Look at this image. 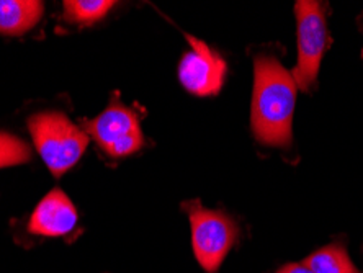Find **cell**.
<instances>
[{
    "label": "cell",
    "instance_id": "1",
    "mask_svg": "<svg viewBox=\"0 0 363 273\" xmlns=\"http://www.w3.org/2000/svg\"><path fill=\"white\" fill-rule=\"evenodd\" d=\"M296 90L295 79L275 57H255L250 128L259 143L281 149L291 146Z\"/></svg>",
    "mask_w": 363,
    "mask_h": 273
},
{
    "label": "cell",
    "instance_id": "2",
    "mask_svg": "<svg viewBox=\"0 0 363 273\" xmlns=\"http://www.w3.org/2000/svg\"><path fill=\"white\" fill-rule=\"evenodd\" d=\"M28 131L43 162L55 177L71 170L89 146L87 133L61 111H41L30 116Z\"/></svg>",
    "mask_w": 363,
    "mask_h": 273
},
{
    "label": "cell",
    "instance_id": "3",
    "mask_svg": "<svg viewBox=\"0 0 363 273\" xmlns=\"http://www.w3.org/2000/svg\"><path fill=\"white\" fill-rule=\"evenodd\" d=\"M182 208L190 218L196 260L206 273H216L239 239L236 221L223 211L206 210L199 200L185 201Z\"/></svg>",
    "mask_w": 363,
    "mask_h": 273
},
{
    "label": "cell",
    "instance_id": "4",
    "mask_svg": "<svg viewBox=\"0 0 363 273\" xmlns=\"http://www.w3.org/2000/svg\"><path fill=\"white\" fill-rule=\"evenodd\" d=\"M328 12L325 2L300 0L295 4L296 30H298V62L293 69L296 87L308 92L316 82L319 67L325 50L329 46Z\"/></svg>",
    "mask_w": 363,
    "mask_h": 273
},
{
    "label": "cell",
    "instance_id": "5",
    "mask_svg": "<svg viewBox=\"0 0 363 273\" xmlns=\"http://www.w3.org/2000/svg\"><path fill=\"white\" fill-rule=\"evenodd\" d=\"M85 131L111 157H126L140 151L144 136L136 113L113 100L101 113L85 123Z\"/></svg>",
    "mask_w": 363,
    "mask_h": 273
},
{
    "label": "cell",
    "instance_id": "6",
    "mask_svg": "<svg viewBox=\"0 0 363 273\" xmlns=\"http://www.w3.org/2000/svg\"><path fill=\"white\" fill-rule=\"evenodd\" d=\"M191 50L179 64V80L186 92L196 97H213L221 92L226 77V61L205 41L186 35Z\"/></svg>",
    "mask_w": 363,
    "mask_h": 273
},
{
    "label": "cell",
    "instance_id": "7",
    "mask_svg": "<svg viewBox=\"0 0 363 273\" xmlns=\"http://www.w3.org/2000/svg\"><path fill=\"white\" fill-rule=\"evenodd\" d=\"M76 206L62 190H51L36 205L30 218L28 231L43 238H64L77 226Z\"/></svg>",
    "mask_w": 363,
    "mask_h": 273
},
{
    "label": "cell",
    "instance_id": "8",
    "mask_svg": "<svg viewBox=\"0 0 363 273\" xmlns=\"http://www.w3.org/2000/svg\"><path fill=\"white\" fill-rule=\"evenodd\" d=\"M45 12V4L36 0H0V35L18 36L30 31Z\"/></svg>",
    "mask_w": 363,
    "mask_h": 273
},
{
    "label": "cell",
    "instance_id": "9",
    "mask_svg": "<svg viewBox=\"0 0 363 273\" xmlns=\"http://www.w3.org/2000/svg\"><path fill=\"white\" fill-rule=\"evenodd\" d=\"M303 264L314 273H362L340 243H333L316 250Z\"/></svg>",
    "mask_w": 363,
    "mask_h": 273
},
{
    "label": "cell",
    "instance_id": "10",
    "mask_svg": "<svg viewBox=\"0 0 363 273\" xmlns=\"http://www.w3.org/2000/svg\"><path fill=\"white\" fill-rule=\"evenodd\" d=\"M115 7L111 0H66L62 4L64 18L77 25H94L105 18Z\"/></svg>",
    "mask_w": 363,
    "mask_h": 273
},
{
    "label": "cell",
    "instance_id": "11",
    "mask_svg": "<svg viewBox=\"0 0 363 273\" xmlns=\"http://www.w3.org/2000/svg\"><path fill=\"white\" fill-rule=\"evenodd\" d=\"M30 159L31 149L23 139L7 131H0V169L25 164Z\"/></svg>",
    "mask_w": 363,
    "mask_h": 273
},
{
    "label": "cell",
    "instance_id": "12",
    "mask_svg": "<svg viewBox=\"0 0 363 273\" xmlns=\"http://www.w3.org/2000/svg\"><path fill=\"white\" fill-rule=\"evenodd\" d=\"M277 273H314L313 270H309L304 264H286L280 267Z\"/></svg>",
    "mask_w": 363,
    "mask_h": 273
}]
</instances>
